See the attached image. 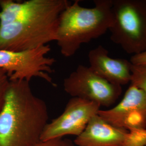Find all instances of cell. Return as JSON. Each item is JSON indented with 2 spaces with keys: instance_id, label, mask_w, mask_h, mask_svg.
Masks as SVG:
<instances>
[{
  "instance_id": "7a4b0ae2",
  "label": "cell",
  "mask_w": 146,
  "mask_h": 146,
  "mask_svg": "<svg viewBox=\"0 0 146 146\" xmlns=\"http://www.w3.org/2000/svg\"><path fill=\"white\" fill-rule=\"evenodd\" d=\"M48 120L44 100L29 82L11 81L0 112V146H34L41 141Z\"/></svg>"
},
{
  "instance_id": "3957f363",
  "label": "cell",
  "mask_w": 146,
  "mask_h": 146,
  "mask_svg": "<svg viewBox=\"0 0 146 146\" xmlns=\"http://www.w3.org/2000/svg\"><path fill=\"white\" fill-rule=\"evenodd\" d=\"M94 2V7L88 8L76 0L61 13L56 42L63 56L74 55L82 44L103 35L112 26V0Z\"/></svg>"
},
{
  "instance_id": "52a82bcc",
  "label": "cell",
  "mask_w": 146,
  "mask_h": 146,
  "mask_svg": "<svg viewBox=\"0 0 146 146\" xmlns=\"http://www.w3.org/2000/svg\"><path fill=\"white\" fill-rule=\"evenodd\" d=\"M99 104L78 98L68 101L62 113L48 123L41 137V141L63 138L67 135H80L89 121L97 115Z\"/></svg>"
},
{
  "instance_id": "7c38bea8",
  "label": "cell",
  "mask_w": 146,
  "mask_h": 146,
  "mask_svg": "<svg viewBox=\"0 0 146 146\" xmlns=\"http://www.w3.org/2000/svg\"><path fill=\"white\" fill-rule=\"evenodd\" d=\"M131 84L146 93V66H136L132 64Z\"/></svg>"
},
{
  "instance_id": "5b68a950",
  "label": "cell",
  "mask_w": 146,
  "mask_h": 146,
  "mask_svg": "<svg viewBox=\"0 0 146 146\" xmlns=\"http://www.w3.org/2000/svg\"><path fill=\"white\" fill-rule=\"evenodd\" d=\"M50 50L48 44L19 52L0 49V69L7 73L10 81L30 82L32 78H39L55 87L50 74L56 60L47 56Z\"/></svg>"
},
{
  "instance_id": "6da1fadb",
  "label": "cell",
  "mask_w": 146,
  "mask_h": 146,
  "mask_svg": "<svg viewBox=\"0 0 146 146\" xmlns=\"http://www.w3.org/2000/svg\"><path fill=\"white\" fill-rule=\"evenodd\" d=\"M67 0H0V49H35L56 41L60 17Z\"/></svg>"
},
{
  "instance_id": "8fae6325",
  "label": "cell",
  "mask_w": 146,
  "mask_h": 146,
  "mask_svg": "<svg viewBox=\"0 0 146 146\" xmlns=\"http://www.w3.org/2000/svg\"><path fill=\"white\" fill-rule=\"evenodd\" d=\"M122 146H146V129L128 131Z\"/></svg>"
},
{
  "instance_id": "4fadbf2b",
  "label": "cell",
  "mask_w": 146,
  "mask_h": 146,
  "mask_svg": "<svg viewBox=\"0 0 146 146\" xmlns=\"http://www.w3.org/2000/svg\"><path fill=\"white\" fill-rule=\"evenodd\" d=\"M10 82L11 81L7 73L0 69V112L5 104V96Z\"/></svg>"
},
{
  "instance_id": "8992f818",
  "label": "cell",
  "mask_w": 146,
  "mask_h": 146,
  "mask_svg": "<svg viewBox=\"0 0 146 146\" xmlns=\"http://www.w3.org/2000/svg\"><path fill=\"white\" fill-rule=\"evenodd\" d=\"M64 91L72 98L93 102L100 107L115 104L122 93V86L101 77L89 67L78 65L63 81Z\"/></svg>"
},
{
  "instance_id": "277c9868",
  "label": "cell",
  "mask_w": 146,
  "mask_h": 146,
  "mask_svg": "<svg viewBox=\"0 0 146 146\" xmlns=\"http://www.w3.org/2000/svg\"><path fill=\"white\" fill-rule=\"evenodd\" d=\"M110 40L133 55L146 51V0H112Z\"/></svg>"
},
{
  "instance_id": "5bb4252c",
  "label": "cell",
  "mask_w": 146,
  "mask_h": 146,
  "mask_svg": "<svg viewBox=\"0 0 146 146\" xmlns=\"http://www.w3.org/2000/svg\"><path fill=\"white\" fill-rule=\"evenodd\" d=\"M34 146H75V144L69 139L58 138L46 141H40Z\"/></svg>"
},
{
  "instance_id": "30bf717a",
  "label": "cell",
  "mask_w": 146,
  "mask_h": 146,
  "mask_svg": "<svg viewBox=\"0 0 146 146\" xmlns=\"http://www.w3.org/2000/svg\"><path fill=\"white\" fill-rule=\"evenodd\" d=\"M128 131L111 125L98 114L74 143L77 146H122Z\"/></svg>"
},
{
  "instance_id": "9c48e42d",
  "label": "cell",
  "mask_w": 146,
  "mask_h": 146,
  "mask_svg": "<svg viewBox=\"0 0 146 146\" xmlns=\"http://www.w3.org/2000/svg\"><path fill=\"white\" fill-rule=\"evenodd\" d=\"M88 61L89 67L110 82L121 86L131 82L132 63L124 58H110L102 45L89 52Z\"/></svg>"
},
{
  "instance_id": "ba28073f",
  "label": "cell",
  "mask_w": 146,
  "mask_h": 146,
  "mask_svg": "<svg viewBox=\"0 0 146 146\" xmlns=\"http://www.w3.org/2000/svg\"><path fill=\"white\" fill-rule=\"evenodd\" d=\"M98 115L111 125L129 131L146 129V93L131 84L120 102Z\"/></svg>"
},
{
  "instance_id": "9a60e30c",
  "label": "cell",
  "mask_w": 146,
  "mask_h": 146,
  "mask_svg": "<svg viewBox=\"0 0 146 146\" xmlns=\"http://www.w3.org/2000/svg\"><path fill=\"white\" fill-rule=\"evenodd\" d=\"M130 62L134 65L146 66V51L133 55L131 57Z\"/></svg>"
}]
</instances>
